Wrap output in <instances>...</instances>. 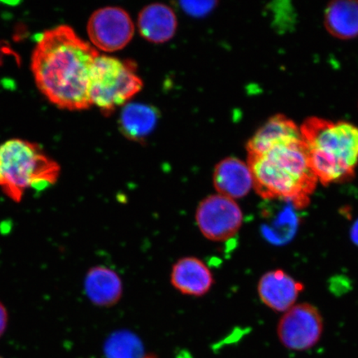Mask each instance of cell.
<instances>
[{"mask_svg":"<svg viewBox=\"0 0 358 358\" xmlns=\"http://www.w3.org/2000/svg\"><path fill=\"white\" fill-rule=\"evenodd\" d=\"M99 52L69 26L60 25L39 35L31 69L39 91L61 109L92 106L90 80Z\"/></svg>","mask_w":358,"mask_h":358,"instance_id":"obj_1","label":"cell"},{"mask_svg":"<svg viewBox=\"0 0 358 358\" xmlns=\"http://www.w3.org/2000/svg\"><path fill=\"white\" fill-rule=\"evenodd\" d=\"M254 189L265 199H285L299 208L310 201L317 178L303 140L281 143L257 155L248 156Z\"/></svg>","mask_w":358,"mask_h":358,"instance_id":"obj_2","label":"cell"},{"mask_svg":"<svg viewBox=\"0 0 358 358\" xmlns=\"http://www.w3.org/2000/svg\"><path fill=\"white\" fill-rule=\"evenodd\" d=\"M317 181L324 185L352 178L358 164V128L348 122L312 117L301 127Z\"/></svg>","mask_w":358,"mask_h":358,"instance_id":"obj_3","label":"cell"},{"mask_svg":"<svg viewBox=\"0 0 358 358\" xmlns=\"http://www.w3.org/2000/svg\"><path fill=\"white\" fill-rule=\"evenodd\" d=\"M61 168L35 143L13 138L0 145V189L19 203L27 190L55 185Z\"/></svg>","mask_w":358,"mask_h":358,"instance_id":"obj_4","label":"cell"},{"mask_svg":"<svg viewBox=\"0 0 358 358\" xmlns=\"http://www.w3.org/2000/svg\"><path fill=\"white\" fill-rule=\"evenodd\" d=\"M142 87V80L134 62L100 55L94 61L90 100L102 113L108 115L119 106L127 105Z\"/></svg>","mask_w":358,"mask_h":358,"instance_id":"obj_5","label":"cell"},{"mask_svg":"<svg viewBox=\"0 0 358 358\" xmlns=\"http://www.w3.org/2000/svg\"><path fill=\"white\" fill-rule=\"evenodd\" d=\"M195 218L201 234L216 243L234 238L243 223V213L236 201L220 194L201 201Z\"/></svg>","mask_w":358,"mask_h":358,"instance_id":"obj_6","label":"cell"},{"mask_svg":"<svg viewBox=\"0 0 358 358\" xmlns=\"http://www.w3.org/2000/svg\"><path fill=\"white\" fill-rule=\"evenodd\" d=\"M324 321L317 308L310 303H299L281 317L277 334L282 345L295 352L310 350L323 334Z\"/></svg>","mask_w":358,"mask_h":358,"instance_id":"obj_7","label":"cell"},{"mask_svg":"<svg viewBox=\"0 0 358 358\" xmlns=\"http://www.w3.org/2000/svg\"><path fill=\"white\" fill-rule=\"evenodd\" d=\"M134 26L129 13L119 7H104L92 13L87 33L94 48L111 52L119 51L131 41Z\"/></svg>","mask_w":358,"mask_h":358,"instance_id":"obj_8","label":"cell"},{"mask_svg":"<svg viewBox=\"0 0 358 358\" xmlns=\"http://www.w3.org/2000/svg\"><path fill=\"white\" fill-rule=\"evenodd\" d=\"M303 285L287 273L275 270L266 273L258 283V294L261 301L271 310L286 312L295 306Z\"/></svg>","mask_w":358,"mask_h":358,"instance_id":"obj_9","label":"cell"},{"mask_svg":"<svg viewBox=\"0 0 358 358\" xmlns=\"http://www.w3.org/2000/svg\"><path fill=\"white\" fill-rule=\"evenodd\" d=\"M213 185L218 194L234 200L244 198L254 187L248 164L236 158L222 160L215 168Z\"/></svg>","mask_w":358,"mask_h":358,"instance_id":"obj_10","label":"cell"},{"mask_svg":"<svg viewBox=\"0 0 358 358\" xmlns=\"http://www.w3.org/2000/svg\"><path fill=\"white\" fill-rule=\"evenodd\" d=\"M170 280L179 292L200 297L212 289L214 278L212 271L200 259L185 257L174 264Z\"/></svg>","mask_w":358,"mask_h":358,"instance_id":"obj_11","label":"cell"},{"mask_svg":"<svg viewBox=\"0 0 358 358\" xmlns=\"http://www.w3.org/2000/svg\"><path fill=\"white\" fill-rule=\"evenodd\" d=\"M84 289L94 306L107 308L114 306L122 299L123 283L117 273L111 268L96 266L87 271Z\"/></svg>","mask_w":358,"mask_h":358,"instance_id":"obj_12","label":"cell"},{"mask_svg":"<svg viewBox=\"0 0 358 358\" xmlns=\"http://www.w3.org/2000/svg\"><path fill=\"white\" fill-rule=\"evenodd\" d=\"M178 26L176 13L163 3H153L143 8L138 17V28L148 41L162 43L176 34Z\"/></svg>","mask_w":358,"mask_h":358,"instance_id":"obj_13","label":"cell"},{"mask_svg":"<svg viewBox=\"0 0 358 358\" xmlns=\"http://www.w3.org/2000/svg\"><path fill=\"white\" fill-rule=\"evenodd\" d=\"M301 128L282 115L272 118L258 129L248 142V156L264 153L281 143L301 140Z\"/></svg>","mask_w":358,"mask_h":358,"instance_id":"obj_14","label":"cell"},{"mask_svg":"<svg viewBox=\"0 0 358 358\" xmlns=\"http://www.w3.org/2000/svg\"><path fill=\"white\" fill-rule=\"evenodd\" d=\"M327 31L334 37L348 40L358 36V1L338 0L327 6L324 15Z\"/></svg>","mask_w":358,"mask_h":358,"instance_id":"obj_15","label":"cell"},{"mask_svg":"<svg viewBox=\"0 0 358 358\" xmlns=\"http://www.w3.org/2000/svg\"><path fill=\"white\" fill-rule=\"evenodd\" d=\"M159 116V111L153 106L142 103H128L120 115V131L129 140H145L154 131Z\"/></svg>","mask_w":358,"mask_h":358,"instance_id":"obj_16","label":"cell"},{"mask_svg":"<svg viewBox=\"0 0 358 358\" xmlns=\"http://www.w3.org/2000/svg\"><path fill=\"white\" fill-rule=\"evenodd\" d=\"M105 353L107 358H144V347L136 334L118 331L107 339Z\"/></svg>","mask_w":358,"mask_h":358,"instance_id":"obj_17","label":"cell"},{"mask_svg":"<svg viewBox=\"0 0 358 358\" xmlns=\"http://www.w3.org/2000/svg\"><path fill=\"white\" fill-rule=\"evenodd\" d=\"M185 13L194 17L205 16L216 6L215 1H182L179 3Z\"/></svg>","mask_w":358,"mask_h":358,"instance_id":"obj_18","label":"cell"},{"mask_svg":"<svg viewBox=\"0 0 358 358\" xmlns=\"http://www.w3.org/2000/svg\"><path fill=\"white\" fill-rule=\"evenodd\" d=\"M8 321V315L6 308L0 302V337L6 332Z\"/></svg>","mask_w":358,"mask_h":358,"instance_id":"obj_19","label":"cell"},{"mask_svg":"<svg viewBox=\"0 0 358 358\" xmlns=\"http://www.w3.org/2000/svg\"><path fill=\"white\" fill-rule=\"evenodd\" d=\"M352 237L353 241L358 245V221L352 228Z\"/></svg>","mask_w":358,"mask_h":358,"instance_id":"obj_20","label":"cell"},{"mask_svg":"<svg viewBox=\"0 0 358 358\" xmlns=\"http://www.w3.org/2000/svg\"><path fill=\"white\" fill-rule=\"evenodd\" d=\"M0 358H3V357H0Z\"/></svg>","mask_w":358,"mask_h":358,"instance_id":"obj_21","label":"cell"}]
</instances>
